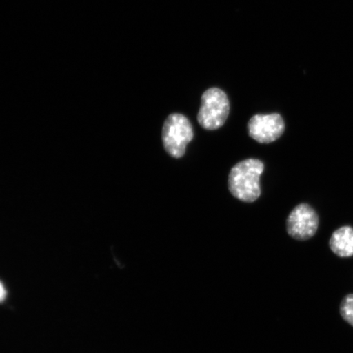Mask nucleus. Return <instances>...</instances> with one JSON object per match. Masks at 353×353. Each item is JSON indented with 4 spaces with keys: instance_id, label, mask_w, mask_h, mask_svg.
<instances>
[{
    "instance_id": "1",
    "label": "nucleus",
    "mask_w": 353,
    "mask_h": 353,
    "mask_svg": "<svg viewBox=\"0 0 353 353\" xmlns=\"http://www.w3.org/2000/svg\"><path fill=\"white\" fill-rule=\"evenodd\" d=\"M263 162L258 159H246L232 168L228 176V188L232 195L245 203H253L261 196L260 176Z\"/></svg>"
},
{
    "instance_id": "2",
    "label": "nucleus",
    "mask_w": 353,
    "mask_h": 353,
    "mask_svg": "<svg viewBox=\"0 0 353 353\" xmlns=\"http://www.w3.org/2000/svg\"><path fill=\"white\" fill-rule=\"evenodd\" d=\"M230 112L226 92L219 88H210L201 97L197 121L203 129L213 131L223 127Z\"/></svg>"
},
{
    "instance_id": "3",
    "label": "nucleus",
    "mask_w": 353,
    "mask_h": 353,
    "mask_svg": "<svg viewBox=\"0 0 353 353\" xmlns=\"http://www.w3.org/2000/svg\"><path fill=\"white\" fill-rule=\"evenodd\" d=\"M194 138L193 127L182 114L174 113L167 117L162 129L163 145L170 157L179 159L186 153L187 145Z\"/></svg>"
},
{
    "instance_id": "4",
    "label": "nucleus",
    "mask_w": 353,
    "mask_h": 353,
    "mask_svg": "<svg viewBox=\"0 0 353 353\" xmlns=\"http://www.w3.org/2000/svg\"><path fill=\"white\" fill-rule=\"evenodd\" d=\"M319 214L305 203L295 207L286 221L287 233L297 241L311 239L319 230Z\"/></svg>"
},
{
    "instance_id": "5",
    "label": "nucleus",
    "mask_w": 353,
    "mask_h": 353,
    "mask_svg": "<svg viewBox=\"0 0 353 353\" xmlns=\"http://www.w3.org/2000/svg\"><path fill=\"white\" fill-rule=\"evenodd\" d=\"M285 125L280 114H255L248 123V134L256 142L268 144L283 135Z\"/></svg>"
},
{
    "instance_id": "6",
    "label": "nucleus",
    "mask_w": 353,
    "mask_h": 353,
    "mask_svg": "<svg viewBox=\"0 0 353 353\" xmlns=\"http://www.w3.org/2000/svg\"><path fill=\"white\" fill-rule=\"evenodd\" d=\"M330 250L341 258L353 256V228L344 226L337 229L330 240Z\"/></svg>"
},
{
    "instance_id": "7",
    "label": "nucleus",
    "mask_w": 353,
    "mask_h": 353,
    "mask_svg": "<svg viewBox=\"0 0 353 353\" xmlns=\"http://www.w3.org/2000/svg\"><path fill=\"white\" fill-rule=\"evenodd\" d=\"M341 314L348 324L353 326V294L347 295L341 304Z\"/></svg>"
},
{
    "instance_id": "8",
    "label": "nucleus",
    "mask_w": 353,
    "mask_h": 353,
    "mask_svg": "<svg viewBox=\"0 0 353 353\" xmlns=\"http://www.w3.org/2000/svg\"><path fill=\"white\" fill-rule=\"evenodd\" d=\"M6 288H4V286L2 284V282L0 281V302L3 301L4 299H6Z\"/></svg>"
}]
</instances>
